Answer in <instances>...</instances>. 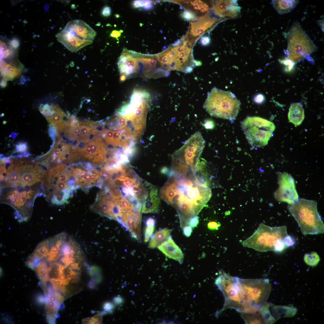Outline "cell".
<instances>
[{
	"label": "cell",
	"instance_id": "cell-1",
	"mask_svg": "<svg viewBox=\"0 0 324 324\" xmlns=\"http://www.w3.org/2000/svg\"><path fill=\"white\" fill-rule=\"evenodd\" d=\"M209 186L197 180L195 176L172 174L161 188L160 197L177 211L183 228L197 214L211 198Z\"/></svg>",
	"mask_w": 324,
	"mask_h": 324
},
{
	"label": "cell",
	"instance_id": "cell-2",
	"mask_svg": "<svg viewBox=\"0 0 324 324\" xmlns=\"http://www.w3.org/2000/svg\"><path fill=\"white\" fill-rule=\"evenodd\" d=\"M69 164H63L52 168L46 172L44 178L48 197L55 204H64L74 190L80 187L74 166Z\"/></svg>",
	"mask_w": 324,
	"mask_h": 324
},
{
	"label": "cell",
	"instance_id": "cell-3",
	"mask_svg": "<svg viewBox=\"0 0 324 324\" xmlns=\"http://www.w3.org/2000/svg\"><path fill=\"white\" fill-rule=\"evenodd\" d=\"M201 133L196 132L172 156V173L185 176L195 175L198 159L205 146Z\"/></svg>",
	"mask_w": 324,
	"mask_h": 324
},
{
	"label": "cell",
	"instance_id": "cell-4",
	"mask_svg": "<svg viewBox=\"0 0 324 324\" xmlns=\"http://www.w3.org/2000/svg\"><path fill=\"white\" fill-rule=\"evenodd\" d=\"M188 46L187 41L182 38L178 45H172L156 54L161 68L169 72L176 70L188 73L201 65V62L194 60L192 50Z\"/></svg>",
	"mask_w": 324,
	"mask_h": 324
},
{
	"label": "cell",
	"instance_id": "cell-5",
	"mask_svg": "<svg viewBox=\"0 0 324 324\" xmlns=\"http://www.w3.org/2000/svg\"><path fill=\"white\" fill-rule=\"evenodd\" d=\"M317 204L315 200L298 198L288 205V210L304 236L324 233V224L318 212Z\"/></svg>",
	"mask_w": 324,
	"mask_h": 324
},
{
	"label": "cell",
	"instance_id": "cell-6",
	"mask_svg": "<svg viewBox=\"0 0 324 324\" xmlns=\"http://www.w3.org/2000/svg\"><path fill=\"white\" fill-rule=\"evenodd\" d=\"M241 104L232 92L214 87L208 93L203 107L211 116L233 122L238 115Z\"/></svg>",
	"mask_w": 324,
	"mask_h": 324
},
{
	"label": "cell",
	"instance_id": "cell-7",
	"mask_svg": "<svg viewBox=\"0 0 324 324\" xmlns=\"http://www.w3.org/2000/svg\"><path fill=\"white\" fill-rule=\"evenodd\" d=\"M96 35V32L85 22L76 20L68 22L56 37L68 50L75 52L92 44Z\"/></svg>",
	"mask_w": 324,
	"mask_h": 324
},
{
	"label": "cell",
	"instance_id": "cell-8",
	"mask_svg": "<svg viewBox=\"0 0 324 324\" xmlns=\"http://www.w3.org/2000/svg\"><path fill=\"white\" fill-rule=\"evenodd\" d=\"M287 46L284 53L286 58L295 64L304 58L311 61L310 55L317 47L298 22L293 23L286 35Z\"/></svg>",
	"mask_w": 324,
	"mask_h": 324
},
{
	"label": "cell",
	"instance_id": "cell-9",
	"mask_svg": "<svg viewBox=\"0 0 324 324\" xmlns=\"http://www.w3.org/2000/svg\"><path fill=\"white\" fill-rule=\"evenodd\" d=\"M13 185L3 194L2 202L16 210L15 218L18 221H26L30 217L36 192L27 186Z\"/></svg>",
	"mask_w": 324,
	"mask_h": 324
},
{
	"label": "cell",
	"instance_id": "cell-10",
	"mask_svg": "<svg viewBox=\"0 0 324 324\" xmlns=\"http://www.w3.org/2000/svg\"><path fill=\"white\" fill-rule=\"evenodd\" d=\"M243 304L248 312L260 310L266 303L271 290L268 279H240Z\"/></svg>",
	"mask_w": 324,
	"mask_h": 324
},
{
	"label": "cell",
	"instance_id": "cell-11",
	"mask_svg": "<svg viewBox=\"0 0 324 324\" xmlns=\"http://www.w3.org/2000/svg\"><path fill=\"white\" fill-rule=\"evenodd\" d=\"M287 235L286 226L272 227L261 223L253 234L244 241L242 244L260 252L274 251L276 242L283 239Z\"/></svg>",
	"mask_w": 324,
	"mask_h": 324
},
{
	"label": "cell",
	"instance_id": "cell-12",
	"mask_svg": "<svg viewBox=\"0 0 324 324\" xmlns=\"http://www.w3.org/2000/svg\"><path fill=\"white\" fill-rule=\"evenodd\" d=\"M241 126L248 142L254 148L266 145L275 129L273 122L256 116L248 117L241 122Z\"/></svg>",
	"mask_w": 324,
	"mask_h": 324
},
{
	"label": "cell",
	"instance_id": "cell-13",
	"mask_svg": "<svg viewBox=\"0 0 324 324\" xmlns=\"http://www.w3.org/2000/svg\"><path fill=\"white\" fill-rule=\"evenodd\" d=\"M76 159L88 161L92 165L102 167L107 155L106 146L97 134L80 148H75Z\"/></svg>",
	"mask_w": 324,
	"mask_h": 324
},
{
	"label": "cell",
	"instance_id": "cell-14",
	"mask_svg": "<svg viewBox=\"0 0 324 324\" xmlns=\"http://www.w3.org/2000/svg\"><path fill=\"white\" fill-rule=\"evenodd\" d=\"M74 148L70 144L57 141L51 151L39 158V162L51 169L63 163L67 164Z\"/></svg>",
	"mask_w": 324,
	"mask_h": 324
},
{
	"label": "cell",
	"instance_id": "cell-15",
	"mask_svg": "<svg viewBox=\"0 0 324 324\" xmlns=\"http://www.w3.org/2000/svg\"><path fill=\"white\" fill-rule=\"evenodd\" d=\"M278 180L279 188L274 193L277 201L291 204L298 199L295 181L290 175L286 172H278Z\"/></svg>",
	"mask_w": 324,
	"mask_h": 324
},
{
	"label": "cell",
	"instance_id": "cell-16",
	"mask_svg": "<svg viewBox=\"0 0 324 324\" xmlns=\"http://www.w3.org/2000/svg\"><path fill=\"white\" fill-rule=\"evenodd\" d=\"M39 110L58 132L64 131L69 116L67 117L66 114L60 108L55 105L46 104L41 105Z\"/></svg>",
	"mask_w": 324,
	"mask_h": 324
},
{
	"label": "cell",
	"instance_id": "cell-17",
	"mask_svg": "<svg viewBox=\"0 0 324 324\" xmlns=\"http://www.w3.org/2000/svg\"><path fill=\"white\" fill-rule=\"evenodd\" d=\"M217 20V18L212 17L209 14L207 13L196 18L190 22L187 34L185 36L189 46L191 47L205 31Z\"/></svg>",
	"mask_w": 324,
	"mask_h": 324
},
{
	"label": "cell",
	"instance_id": "cell-18",
	"mask_svg": "<svg viewBox=\"0 0 324 324\" xmlns=\"http://www.w3.org/2000/svg\"><path fill=\"white\" fill-rule=\"evenodd\" d=\"M141 212L133 209L124 214L119 223L129 231L132 237L141 242Z\"/></svg>",
	"mask_w": 324,
	"mask_h": 324
},
{
	"label": "cell",
	"instance_id": "cell-19",
	"mask_svg": "<svg viewBox=\"0 0 324 324\" xmlns=\"http://www.w3.org/2000/svg\"><path fill=\"white\" fill-rule=\"evenodd\" d=\"M136 52L124 49L119 57L118 65L120 74L125 75L127 78L133 77L136 68Z\"/></svg>",
	"mask_w": 324,
	"mask_h": 324
},
{
	"label": "cell",
	"instance_id": "cell-20",
	"mask_svg": "<svg viewBox=\"0 0 324 324\" xmlns=\"http://www.w3.org/2000/svg\"><path fill=\"white\" fill-rule=\"evenodd\" d=\"M236 0H217L213 4L212 10L216 15L220 17H235L240 12L241 7Z\"/></svg>",
	"mask_w": 324,
	"mask_h": 324
},
{
	"label": "cell",
	"instance_id": "cell-21",
	"mask_svg": "<svg viewBox=\"0 0 324 324\" xmlns=\"http://www.w3.org/2000/svg\"><path fill=\"white\" fill-rule=\"evenodd\" d=\"M166 256L182 263L184 259L182 252L170 237L158 247Z\"/></svg>",
	"mask_w": 324,
	"mask_h": 324
},
{
	"label": "cell",
	"instance_id": "cell-22",
	"mask_svg": "<svg viewBox=\"0 0 324 324\" xmlns=\"http://www.w3.org/2000/svg\"><path fill=\"white\" fill-rule=\"evenodd\" d=\"M288 116L290 122L295 126L300 125L304 117V110L301 104L296 103L292 104L289 109Z\"/></svg>",
	"mask_w": 324,
	"mask_h": 324
},
{
	"label": "cell",
	"instance_id": "cell-23",
	"mask_svg": "<svg viewBox=\"0 0 324 324\" xmlns=\"http://www.w3.org/2000/svg\"><path fill=\"white\" fill-rule=\"evenodd\" d=\"M171 230L167 228L160 229L152 235L148 244L149 248H158L170 237Z\"/></svg>",
	"mask_w": 324,
	"mask_h": 324
},
{
	"label": "cell",
	"instance_id": "cell-24",
	"mask_svg": "<svg viewBox=\"0 0 324 324\" xmlns=\"http://www.w3.org/2000/svg\"><path fill=\"white\" fill-rule=\"evenodd\" d=\"M298 0H272V4L279 14L282 15L292 11L297 5Z\"/></svg>",
	"mask_w": 324,
	"mask_h": 324
},
{
	"label": "cell",
	"instance_id": "cell-25",
	"mask_svg": "<svg viewBox=\"0 0 324 324\" xmlns=\"http://www.w3.org/2000/svg\"><path fill=\"white\" fill-rule=\"evenodd\" d=\"M0 72L4 79L6 80H12L21 73L20 69L2 60L0 62Z\"/></svg>",
	"mask_w": 324,
	"mask_h": 324
},
{
	"label": "cell",
	"instance_id": "cell-26",
	"mask_svg": "<svg viewBox=\"0 0 324 324\" xmlns=\"http://www.w3.org/2000/svg\"><path fill=\"white\" fill-rule=\"evenodd\" d=\"M272 310L277 320L281 317H292L297 311V308L293 306L274 305Z\"/></svg>",
	"mask_w": 324,
	"mask_h": 324
},
{
	"label": "cell",
	"instance_id": "cell-27",
	"mask_svg": "<svg viewBox=\"0 0 324 324\" xmlns=\"http://www.w3.org/2000/svg\"><path fill=\"white\" fill-rule=\"evenodd\" d=\"M241 316L246 324L265 323L260 309L253 312L242 313Z\"/></svg>",
	"mask_w": 324,
	"mask_h": 324
},
{
	"label": "cell",
	"instance_id": "cell-28",
	"mask_svg": "<svg viewBox=\"0 0 324 324\" xmlns=\"http://www.w3.org/2000/svg\"><path fill=\"white\" fill-rule=\"evenodd\" d=\"M270 304L266 302L260 308L261 313L266 324H273L277 320L271 314L269 309Z\"/></svg>",
	"mask_w": 324,
	"mask_h": 324
},
{
	"label": "cell",
	"instance_id": "cell-29",
	"mask_svg": "<svg viewBox=\"0 0 324 324\" xmlns=\"http://www.w3.org/2000/svg\"><path fill=\"white\" fill-rule=\"evenodd\" d=\"M304 260L308 265L312 267L316 266L320 260L318 255L315 252L305 254L304 256Z\"/></svg>",
	"mask_w": 324,
	"mask_h": 324
},
{
	"label": "cell",
	"instance_id": "cell-30",
	"mask_svg": "<svg viewBox=\"0 0 324 324\" xmlns=\"http://www.w3.org/2000/svg\"><path fill=\"white\" fill-rule=\"evenodd\" d=\"M104 313H99L88 318L83 319L82 323L84 324H100L102 323Z\"/></svg>",
	"mask_w": 324,
	"mask_h": 324
},
{
	"label": "cell",
	"instance_id": "cell-31",
	"mask_svg": "<svg viewBox=\"0 0 324 324\" xmlns=\"http://www.w3.org/2000/svg\"><path fill=\"white\" fill-rule=\"evenodd\" d=\"M90 274L92 279L97 283H100L101 280L102 276L100 271V268L98 267L94 266L91 267Z\"/></svg>",
	"mask_w": 324,
	"mask_h": 324
},
{
	"label": "cell",
	"instance_id": "cell-32",
	"mask_svg": "<svg viewBox=\"0 0 324 324\" xmlns=\"http://www.w3.org/2000/svg\"><path fill=\"white\" fill-rule=\"evenodd\" d=\"M181 16L182 18L187 21H193L196 18L194 12L188 9L183 12L181 14Z\"/></svg>",
	"mask_w": 324,
	"mask_h": 324
},
{
	"label": "cell",
	"instance_id": "cell-33",
	"mask_svg": "<svg viewBox=\"0 0 324 324\" xmlns=\"http://www.w3.org/2000/svg\"><path fill=\"white\" fill-rule=\"evenodd\" d=\"M154 230V226H146L144 231V241L147 242L152 236Z\"/></svg>",
	"mask_w": 324,
	"mask_h": 324
},
{
	"label": "cell",
	"instance_id": "cell-34",
	"mask_svg": "<svg viewBox=\"0 0 324 324\" xmlns=\"http://www.w3.org/2000/svg\"><path fill=\"white\" fill-rule=\"evenodd\" d=\"M287 248L285 244L283 239H280L276 242L274 246V251L280 252Z\"/></svg>",
	"mask_w": 324,
	"mask_h": 324
},
{
	"label": "cell",
	"instance_id": "cell-35",
	"mask_svg": "<svg viewBox=\"0 0 324 324\" xmlns=\"http://www.w3.org/2000/svg\"><path fill=\"white\" fill-rule=\"evenodd\" d=\"M280 62L286 66L285 70L287 71L291 70L293 68L295 64L291 60L286 58L283 60H280Z\"/></svg>",
	"mask_w": 324,
	"mask_h": 324
},
{
	"label": "cell",
	"instance_id": "cell-36",
	"mask_svg": "<svg viewBox=\"0 0 324 324\" xmlns=\"http://www.w3.org/2000/svg\"><path fill=\"white\" fill-rule=\"evenodd\" d=\"M28 148L27 144L26 142H20L16 146V151L18 152H25L27 150Z\"/></svg>",
	"mask_w": 324,
	"mask_h": 324
},
{
	"label": "cell",
	"instance_id": "cell-37",
	"mask_svg": "<svg viewBox=\"0 0 324 324\" xmlns=\"http://www.w3.org/2000/svg\"><path fill=\"white\" fill-rule=\"evenodd\" d=\"M285 244L288 248L293 246L295 243L294 238L292 236L287 235L283 239Z\"/></svg>",
	"mask_w": 324,
	"mask_h": 324
},
{
	"label": "cell",
	"instance_id": "cell-38",
	"mask_svg": "<svg viewBox=\"0 0 324 324\" xmlns=\"http://www.w3.org/2000/svg\"><path fill=\"white\" fill-rule=\"evenodd\" d=\"M103 308L106 313H110L112 312L114 308V305L111 302H107L104 304Z\"/></svg>",
	"mask_w": 324,
	"mask_h": 324
},
{
	"label": "cell",
	"instance_id": "cell-39",
	"mask_svg": "<svg viewBox=\"0 0 324 324\" xmlns=\"http://www.w3.org/2000/svg\"><path fill=\"white\" fill-rule=\"evenodd\" d=\"M199 223V217L196 216L192 218L189 220L188 223V225L194 228L197 226Z\"/></svg>",
	"mask_w": 324,
	"mask_h": 324
},
{
	"label": "cell",
	"instance_id": "cell-40",
	"mask_svg": "<svg viewBox=\"0 0 324 324\" xmlns=\"http://www.w3.org/2000/svg\"><path fill=\"white\" fill-rule=\"evenodd\" d=\"M211 42V39L209 36L204 35L200 39L201 44L204 46H206L209 44Z\"/></svg>",
	"mask_w": 324,
	"mask_h": 324
},
{
	"label": "cell",
	"instance_id": "cell-41",
	"mask_svg": "<svg viewBox=\"0 0 324 324\" xmlns=\"http://www.w3.org/2000/svg\"><path fill=\"white\" fill-rule=\"evenodd\" d=\"M111 13V10L110 7L106 5L103 8L101 14L102 15L105 17H107L110 16Z\"/></svg>",
	"mask_w": 324,
	"mask_h": 324
},
{
	"label": "cell",
	"instance_id": "cell-42",
	"mask_svg": "<svg viewBox=\"0 0 324 324\" xmlns=\"http://www.w3.org/2000/svg\"><path fill=\"white\" fill-rule=\"evenodd\" d=\"M220 225V224L215 221H211L208 224V229L212 230H217Z\"/></svg>",
	"mask_w": 324,
	"mask_h": 324
},
{
	"label": "cell",
	"instance_id": "cell-43",
	"mask_svg": "<svg viewBox=\"0 0 324 324\" xmlns=\"http://www.w3.org/2000/svg\"><path fill=\"white\" fill-rule=\"evenodd\" d=\"M183 233L185 236L188 237L190 236L192 232V227L189 225L184 227L183 228Z\"/></svg>",
	"mask_w": 324,
	"mask_h": 324
},
{
	"label": "cell",
	"instance_id": "cell-44",
	"mask_svg": "<svg viewBox=\"0 0 324 324\" xmlns=\"http://www.w3.org/2000/svg\"><path fill=\"white\" fill-rule=\"evenodd\" d=\"M204 125L206 129H211L214 128V122L212 120L208 119L205 121Z\"/></svg>",
	"mask_w": 324,
	"mask_h": 324
},
{
	"label": "cell",
	"instance_id": "cell-45",
	"mask_svg": "<svg viewBox=\"0 0 324 324\" xmlns=\"http://www.w3.org/2000/svg\"><path fill=\"white\" fill-rule=\"evenodd\" d=\"M19 40L16 38H14L8 42L9 44L13 48L15 49L19 47Z\"/></svg>",
	"mask_w": 324,
	"mask_h": 324
},
{
	"label": "cell",
	"instance_id": "cell-46",
	"mask_svg": "<svg viewBox=\"0 0 324 324\" xmlns=\"http://www.w3.org/2000/svg\"><path fill=\"white\" fill-rule=\"evenodd\" d=\"M254 100L256 103L261 104L265 100V97L262 94H259L255 96Z\"/></svg>",
	"mask_w": 324,
	"mask_h": 324
},
{
	"label": "cell",
	"instance_id": "cell-47",
	"mask_svg": "<svg viewBox=\"0 0 324 324\" xmlns=\"http://www.w3.org/2000/svg\"><path fill=\"white\" fill-rule=\"evenodd\" d=\"M113 301L114 303L117 305H120L122 304L124 301L123 298L120 295L115 297L113 298Z\"/></svg>",
	"mask_w": 324,
	"mask_h": 324
},
{
	"label": "cell",
	"instance_id": "cell-48",
	"mask_svg": "<svg viewBox=\"0 0 324 324\" xmlns=\"http://www.w3.org/2000/svg\"><path fill=\"white\" fill-rule=\"evenodd\" d=\"M156 223L155 220L153 218L149 217L147 218L145 222L146 225L148 226H154Z\"/></svg>",
	"mask_w": 324,
	"mask_h": 324
},
{
	"label": "cell",
	"instance_id": "cell-49",
	"mask_svg": "<svg viewBox=\"0 0 324 324\" xmlns=\"http://www.w3.org/2000/svg\"><path fill=\"white\" fill-rule=\"evenodd\" d=\"M161 172L163 174H165L170 177L172 174L171 169L166 167L163 168L161 170Z\"/></svg>",
	"mask_w": 324,
	"mask_h": 324
},
{
	"label": "cell",
	"instance_id": "cell-50",
	"mask_svg": "<svg viewBox=\"0 0 324 324\" xmlns=\"http://www.w3.org/2000/svg\"><path fill=\"white\" fill-rule=\"evenodd\" d=\"M121 32L120 31H118L116 30L113 31L110 34V35L111 37L113 38H115L116 39L120 37L121 35Z\"/></svg>",
	"mask_w": 324,
	"mask_h": 324
},
{
	"label": "cell",
	"instance_id": "cell-51",
	"mask_svg": "<svg viewBox=\"0 0 324 324\" xmlns=\"http://www.w3.org/2000/svg\"><path fill=\"white\" fill-rule=\"evenodd\" d=\"M153 3L152 2L150 3L147 4L142 7V8L146 10H151L153 7Z\"/></svg>",
	"mask_w": 324,
	"mask_h": 324
},
{
	"label": "cell",
	"instance_id": "cell-52",
	"mask_svg": "<svg viewBox=\"0 0 324 324\" xmlns=\"http://www.w3.org/2000/svg\"><path fill=\"white\" fill-rule=\"evenodd\" d=\"M127 76L123 74H120V81L121 82H122L126 80L127 79Z\"/></svg>",
	"mask_w": 324,
	"mask_h": 324
},
{
	"label": "cell",
	"instance_id": "cell-53",
	"mask_svg": "<svg viewBox=\"0 0 324 324\" xmlns=\"http://www.w3.org/2000/svg\"><path fill=\"white\" fill-rule=\"evenodd\" d=\"M323 21V19L318 21V25L320 26L322 30H324Z\"/></svg>",
	"mask_w": 324,
	"mask_h": 324
},
{
	"label": "cell",
	"instance_id": "cell-54",
	"mask_svg": "<svg viewBox=\"0 0 324 324\" xmlns=\"http://www.w3.org/2000/svg\"><path fill=\"white\" fill-rule=\"evenodd\" d=\"M6 80L4 79H3L2 80L1 82V86L2 87H4L6 85Z\"/></svg>",
	"mask_w": 324,
	"mask_h": 324
}]
</instances>
